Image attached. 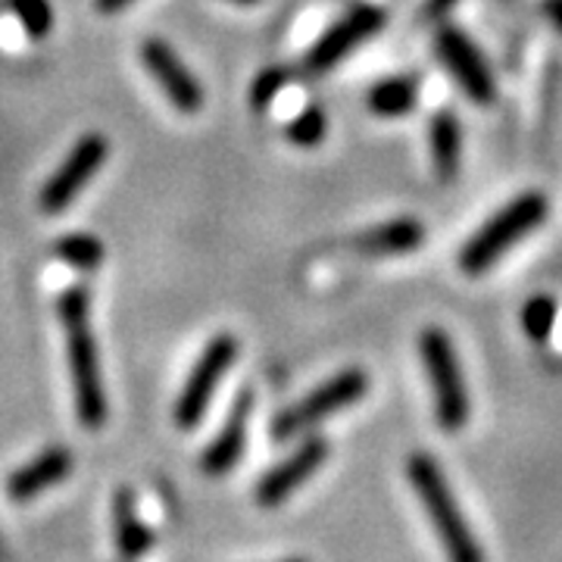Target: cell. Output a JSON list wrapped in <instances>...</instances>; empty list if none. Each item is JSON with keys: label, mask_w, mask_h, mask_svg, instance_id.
<instances>
[{"label": "cell", "mask_w": 562, "mask_h": 562, "mask_svg": "<svg viewBox=\"0 0 562 562\" xmlns=\"http://www.w3.org/2000/svg\"><path fill=\"white\" fill-rule=\"evenodd\" d=\"M453 7H457V0H428V16H443Z\"/></svg>", "instance_id": "d4e9b609"}, {"label": "cell", "mask_w": 562, "mask_h": 562, "mask_svg": "<svg viewBox=\"0 0 562 562\" xmlns=\"http://www.w3.org/2000/svg\"><path fill=\"white\" fill-rule=\"evenodd\" d=\"M428 138H431V160H435V169H438V179L450 184V181L460 176L462 166L460 120L450 110L435 113L431 128H428Z\"/></svg>", "instance_id": "2e32d148"}, {"label": "cell", "mask_w": 562, "mask_h": 562, "mask_svg": "<svg viewBox=\"0 0 562 562\" xmlns=\"http://www.w3.org/2000/svg\"><path fill=\"white\" fill-rule=\"evenodd\" d=\"M406 475L409 484L416 487L422 506L428 513V519L435 525L438 538H441L447 560L450 562H484V553L475 535L469 531V522L457 506V497L450 491V484L443 479L441 465L431 460L428 453H413L406 460Z\"/></svg>", "instance_id": "7a4b0ae2"}, {"label": "cell", "mask_w": 562, "mask_h": 562, "mask_svg": "<svg viewBox=\"0 0 562 562\" xmlns=\"http://www.w3.org/2000/svg\"><path fill=\"white\" fill-rule=\"evenodd\" d=\"M7 10L22 22L29 38H44L54 25V10L47 0H7Z\"/></svg>", "instance_id": "ffe728a7"}, {"label": "cell", "mask_w": 562, "mask_h": 562, "mask_svg": "<svg viewBox=\"0 0 562 562\" xmlns=\"http://www.w3.org/2000/svg\"><path fill=\"white\" fill-rule=\"evenodd\" d=\"M291 81V72L284 69V66H269V69H262L260 76L254 79L250 85V103H254V110H266L269 103L279 98V91Z\"/></svg>", "instance_id": "7402d4cb"}, {"label": "cell", "mask_w": 562, "mask_h": 562, "mask_svg": "<svg viewBox=\"0 0 562 562\" xmlns=\"http://www.w3.org/2000/svg\"><path fill=\"white\" fill-rule=\"evenodd\" d=\"M369 391V379L360 369H344L338 375H331L328 382H322L316 391H310L306 397L281 409L279 416L272 419V438L276 441H288L297 438L303 431H310L313 425H319L322 419L341 413L347 406H353L357 401L366 397Z\"/></svg>", "instance_id": "5b68a950"}, {"label": "cell", "mask_w": 562, "mask_h": 562, "mask_svg": "<svg viewBox=\"0 0 562 562\" xmlns=\"http://www.w3.org/2000/svg\"><path fill=\"white\" fill-rule=\"evenodd\" d=\"M72 465H76L72 450L63 447V443H54V447L41 450L35 460H29L25 465H20L16 472H10L3 491H7V497L13 503L35 501L38 494L50 491L54 484L66 482L69 472H72Z\"/></svg>", "instance_id": "4fadbf2b"}, {"label": "cell", "mask_w": 562, "mask_h": 562, "mask_svg": "<svg viewBox=\"0 0 562 562\" xmlns=\"http://www.w3.org/2000/svg\"><path fill=\"white\" fill-rule=\"evenodd\" d=\"M522 325L525 335H528L531 341H547L550 331H553V325H557V301H553L550 294L531 297L522 310Z\"/></svg>", "instance_id": "44dd1931"}, {"label": "cell", "mask_w": 562, "mask_h": 562, "mask_svg": "<svg viewBox=\"0 0 562 562\" xmlns=\"http://www.w3.org/2000/svg\"><path fill=\"white\" fill-rule=\"evenodd\" d=\"M106 154H110V144H106L103 135H85V138L76 140V147L69 150V157L54 169L50 179L44 181V188H41L38 194L41 210L47 216L69 210L72 201L88 188V181L101 172Z\"/></svg>", "instance_id": "52a82bcc"}, {"label": "cell", "mask_w": 562, "mask_h": 562, "mask_svg": "<svg viewBox=\"0 0 562 562\" xmlns=\"http://www.w3.org/2000/svg\"><path fill=\"white\" fill-rule=\"evenodd\" d=\"M325 132H328V116H325V110L316 106V103L301 110L294 120L288 122V128H284L288 140L297 144V147H316L325 138Z\"/></svg>", "instance_id": "d6986e66"}, {"label": "cell", "mask_w": 562, "mask_h": 562, "mask_svg": "<svg viewBox=\"0 0 562 562\" xmlns=\"http://www.w3.org/2000/svg\"><path fill=\"white\" fill-rule=\"evenodd\" d=\"M238 350H241L238 341L225 331L206 341L194 369L188 372V379L181 384L179 401H176V425L181 431H194L201 425L203 413L213 403V394L220 391L225 372L232 369V362L238 360Z\"/></svg>", "instance_id": "8992f818"}, {"label": "cell", "mask_w": 562, "mask_h": 562, "mask_svg": "<svg viewBox=\"0 0 562 562\" xmlns=\"http://www.w3.org/2000/svg\"><path fill=\"white\" fill-rule=\"evenodd\" d=\"M250 413H254V391L244 387L241 394L235 397L228 416L222 422L220 435L206 443L201 457L203 475L210 479H222L228 475L244 457V447H247V428H250Z\"/></svg>", "instance_id": "7c38bea8"}, {"label": "cell", "mask_w": 562, "mask_h": 562, "mask_svg": "<svg viewBox=\"0 0 562 562\" xmlns=\"http://www.w3.org/2000/svg\"><path fill=\"white\" fill-rule=\"evenodd\" d=\"M140 63H144L147 76L160 85V91L179 113H188V116L201 113V81L191 72V66L172 50V44H166L162 38H147L140 44Z\"/></svg>", "instance_id": "ba28073f"}, {"label": "cell", "mask_w": 562, "mask_h": 562, "mask_svg": "<svg viewBox=\"0 0 562 562\" xmlns=\"http://www.w3.org/2000/svg\"><path fill=\"white\" fill-rule=\"evenodd\" d=\"M422 362H425V375L435 394V413L447 431H460L469 422V387L462 379L460 360L450 338L441 328H428L419 338Z\"/></svg>", "instance_id": "277c9868"}, {"label": "cell", "mask_w": 562, "mask_h": 562, "mask_svg": "<svg viewBox=\"0 0 562 562\" xmlns=\"http://www.w3.org/2000/svg\"><path fill=\"white\" fill-rule=\"evenodd\" d=\"M98 3V13L103 16H113V13H122L125 7H132L135 0H94Z\"/></svg>", "instance_id": "cb8c5ba5"}, {"label": "cell", "mask_w": 562, "mask_h": 562, "mask_svg": "<svg viewBox=\"0 0 562 562\" xmlns=\"http://www.w3.org/2000/svg\"><path fill=\"white\" fill-rule=\"evenodd\" d=\"M438 57L450 69V76L457 79V85L469 94V101H475L479 106L494 103L497 88H494L491 66L484 63L479 47L465 38L460 29H441L438 32Z\"/></svg>", "instance_id": "8fae6325"}, {"label": "cell", "mask_w": 562, "mask_h": 562, "mask_svg": "<svg viewBox=\"0 0 562 562\" xmlns=\"http://www.w3.org/2000/svg\"><path fill=\"white\" fill-rule=\"evenodd\" d=\"M0 553H3V538H0Z\"/></svg>", "instance_id": "83f0119b"}, {"label": "cell", "mask_w": 562, "mask_h": 562, "mask_svg": "<svg viewBox=\"0 0 562 562\" xmlns=\"http://www.w3.org/2000/svg\"><path fill=\"white\" fill-rule=\"evenodd\" d=\"M325 460H328V441L319 438V435L306 438L291 457H284L279 465H272V469L262 475L260 482H257L254 497H257V503H260L262 509H276V506H281V503L288 501L297 487H303V484L310 482V479L319 472Z\"/></svg>", "instance_id": "30bf717a"}, {"label": "cell", "mask_w": 562, "mask_h": 562, "mask_svg": "<svg viewBox=\"0 0 562 562\" xmlns=\"http://www.w3.org/2000/svg\"><path fill=\"white\" fill-rule=\"evenodd\" d=\"M228 3H241V7H254V3H260V0H228Z\"/></svg>", "instance_id": "484cf974"}, {"label": "cell", "mask_w": 562, "mask_h": 562, "mask_svg": "<svg viewBox=\"0 0 562 562\" xmlns=\"http://www.w3.org/2000/svg\"><path fill=\"white\" fill-rule=\"evenodd\" d=\"M281 562H306V560H281Z\"/></svg>", "instance_id": "4316f807"}, {"label": "cell", "mask_w": 562, "mask_h": 562, "mask_svg": "<svg viewBox=\"0 0 562 562\" xmlns=\"http://www.w3.org/2000/svg\"><path fill=\"white\" fill-rule=\"evenodd\" d=\"M425 241V228L419 220H391L362 232L360 247L366 257H403V254H413L419 244Z\"/></svg>", "instance_id": "9a60e30c"}, {"label": "cell", "mask_w": 562, "mask_h": 562, "mask_svg": "<svg viewBox=\"0 0 562 562\" xmlns=\"http://www.w3.org/2000/svg\"><path fill=\"white\" fill-rule=\"evenodd\" d=\"M54 254L66 266H72L79 272H91L103 262V244L101 238H94L88 232H76V235H66V238L54 244Z\"/></svg>", "instance_id": "ac0fdd59"}, {"label": "cell", "mask_w": 562, "mask_h": 562, "mask_svg": "<svg viewBox=\"0 0 562 562\" xmlns=\"http://www.w3.org/2000/svg\"><path fill=\"white\" fill-rule=\"evenodd\" d=\"M57 316L66 328V357L76 394V416L85 431H98L106 425V391L101 379V353L91 331V294L88 288L72 284L57 297Z\"/></svg>", "instance_id": "6da1fadb"}, {"label": "cell", "mask_w": 562, "mask_h": 562, "mask_svg": "<svg viewBox=\"0 0 562 562\" xmlns=\"http://www.w3.org/2000/svg\"><path fill=\"white\" fill-rule=\"evenodd\" d=\"M416 98H419L416 81L397 76V79H382L379 85H372L366 101L375 116H406L416 106Z\"/></svg>", "instance_id": "e0dca14e"}, {"label": "cell", "mask_w": 562, "mask_h": 562, "mask_svg": "<svg viewBox=\"0 0 562 562\" xmlns=\"http://www.w3.org/2000/svg\"><path fill=\"white\" fill-rule=\"evenodd\" d=\"M543 220H547V198L538 191H528L513 203H506L494 220L484 222L482 228L465 241V247L460 250L462 272L482 276L484 269H491L513 244L531 235Z\"/></svg>", "instance_id": "3957f363"}, {"label": "cell", "mask_w": 562, "mask_h": 562, "mask_svg": "<svg viewBox=\"0 0 562 562\" xmlns=\"http://www.w3.org/2000/svg\"><path fill=\"white\" fill-rule=\"evenodd\" d=\"M543 16L553 22V29L562 35V0H543Z\"/></svg>", "instance_id": "603a6c76"}, {"label": "cell", "mask_w": 562, "mask_h": 562, "mask_svg": "<svg viewBox=\"0 0 562 562\" xmlns=\"http://www.w3.org/2000/svg\"><path fill=\"white\" fill-rule=\"evenodd\" d=\"M113 531H116L120 553L128 562L144 560L150 553V547H154V535L140 519L138 501H135V494L128 487H120L113 494Z\"/></svg>", "instance_id": "5bb4252c"}, {"label": "cell", "mask_w": 562, "mask_h": 562, "mask_svg": "<svg viewBox=\"0 0 562 562\" xmlns=\"http://www.w3.org/2000/svg\"><path fill=\"white\" fill-rule=\"evenodd\" d=\"M384 25V13L372 3L353 7L347 16L335 22L328 32H322V38L310 47L306 54V69L310 72H328L331 66H338L344 57L353 54V47L369 41Z\"/></svg>", "instance_id": "9c48e42d"}]
</instances>
